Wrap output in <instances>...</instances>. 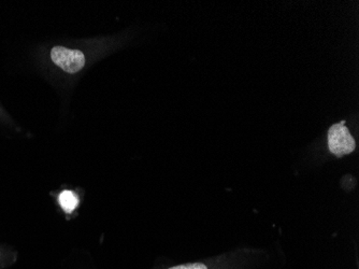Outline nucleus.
<instances>
[{
	"label": "nucleus",
	"instance_id": "obj_1",
	"mask_svg": "<svg viewBox=\"0 0 359 269\" xmlns=\"http://www.w3.org/2000/svg\"><path fill=\"white\" fill-rule=\"evenodd\" d=\"M328 147L330 152L338 158L352 153L355 150V140L347 129L345 122L334 124L328 131Z\"/></svg>",
	"mask_w": 359,
	"mask_h": 269
},
{
	"label": "nucleus",
	"instance_id": "obj_2",
	"mask_svg": "<svg viewBox=\"0 0 359 269\" xmlns=\"http://www.w3.org/2000/svg\"><path fill=\"white\" fill-rule=\"evenodd\" d=\"M53 63L64 72L76 74L85 65V56L79 50H70L64 47H54L51 51Z\"/></svg>",
	"mask_w": 359,
	"mask_h": 269
},
{
	"label": "nucleus",
	"instance_id": "obj_3",
	"mask_svg": "<svg viewBox=\"0 0 359 269\" xmlns=\"http://www.w3.org/2000/svg\"><path fill=\"white\" fill-rule=\"evenodd\" d=\"M59 204L65 210V213H70L79 205V198L72 191H64L59 195Z\"/></svg>",
	"mask_w": 359,
	"mask_h": 269
},
{
	"label": "nucleus",
	"instance_id": "obj_4",
	"mask_svg": "<svg viewBox=\"0 0 359 269\" xmlns=\"http://www.w3.org/2000/svg\"><path fill=\"white\" fill-rule=\"evenodd\" d=\"M169 269H209L207 265L202 263H191V264L179 265V266L171 267Z\"/></svg>",
	"mask_w": 359,
	"mask_h": 269
}]
</instances>
